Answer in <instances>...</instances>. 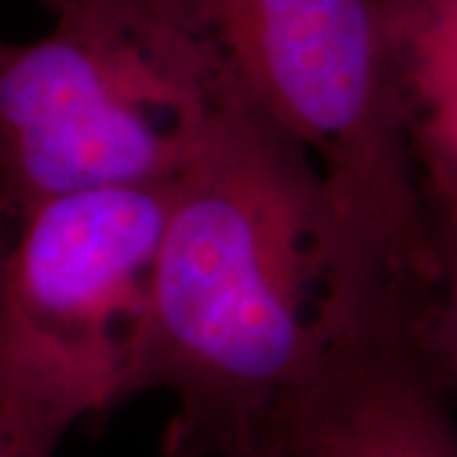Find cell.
<instances>
[{"mask_svg": "<svg viewBox=\"0 0 457 457\" xmlns=\"http://www.w3.org/2000/svg\"><path fill=\"white\" fill-rule=\"evenodd\" d=\"M228 89L303 147L341 216L371 305L425 308L435 221L396 107L374 0H147Z\"/></svg>", "mask_w": 457, "mask_h": 457, "instance_id": "cell-2", "label": "cell"}, {"mask_svg": "<svg viewBox=\"0 0 457 457\" xmlns=\"http://www.w3.org/2000/svg\"><path fill=\"white\" fill-rule=\"evenodd\" d=\"M270 457H457V407L422 320L371 315L351 328Z\"/></svg>", "mask_w": 457, "mask_h": 457, "instance_id": "cell-5", "label": "cell"}, {"mask_svg": "<svg viewBox=\"0 0 457 457\" xmlns=\"http://www.w3.org/2000/svg\"><path fill=\"white\" fill-rule=\"evenodd\" d=\"M437 282L425 312L427 353L457 407V212L432 209Z\"/></svg>", "mask_w": 457, "mask_h": 457, "instance_id": "cell-7", "label": "cell"}, {"mask_svg": "<svg viewBox=\"0 0 457 457\" xmlns=\"http://www.w3.org/2000/svg\"><path fill=\"white\" fill-rule=\"evenodd\" d=\"M161 457H206V455H198L194 450H188L186 445H180L179 440H173V437H163V453Z\"/></svg>", "mask_w": 457, "mask_h": 457, "instance_id": "cell-9", "label": "cell"}, {"mask_svg": "<svg viewBox=\"0 0 457 457\" xmlns=\"http://www.w3.org/2000/svg\"><path fill=\"white\" fill-rule=\"evenodd\" d=\"M366 315L341 216L311 155L245 99L173 180L140 394L206 457H270Z\"/></svg>", "mask_w": 457, "mask_h": 457, "instance_id": "cell-1", "label": "cell"}, {"mask_svg": "<svg viewBox=\"0 0 457 457\" xmlns=\"http://www.w3.org/2000/svg\"><path fill=\"white\" fill-rule=\"evenodd\" d=\"M5 252H8V239H5V228L0 227V278H3V264H5Z\"/></svg>", "mask_w": 457, "mask_h": 457, "instance_id": "cell-10", "label": "cell"}, {"mask_svg": "<svg viewBox=\"0 0 457 457\" xmlns=\"http://www.w3.org/2000/svg\"><path fill=\"white\" fill-rule=\"evenodd\" d=\"M69 427L0 378V457H54Z\"/></svg>", "mask_w": 457, "mask_h": 457, "instance_id": "cell-8", "label": "cell"}, {"mask_svg": "<svg viewBox=\"0 0 457 457\" xmlns=\"http://www.w3.org/2000/svg\"><path fill=\"white\" fill-rule=\"evenodd\" d=\"M384 59L429 209L457 212V0H374Z\"/></svg>", "mask_w": 457, "mask_h": 457, "instance_id": "cell-6", "label": "cell"}, {"mask_svg": "<svg viewBox=\"0 0 457 457\" xmlns=\"http://www.w3.org/2000/svg\"><path fill=\"white\" fill-rule=\"evenodd\" d=\"M49 33L0 41V227L97 188L168 183L228 99L209 54L147 0H41Z\"/></svg>", "mask_w": 457, "mask_h": 457, "instance_id": "cell-3", "label": "cell"}, {"mask_svg": "<svg viewBox=\"0 0 457 457\" xmlns=\"http://www.w3.org/2000/svg\"><path fill=\"white\" fill-rule=\"evenodd\" d=\"M173 180L56 198L11 234L0 378L69 429L140 394Z\"/></svg>", "mask_w": 457, "mask_h": 457, "instance_id": "cell-4", "label": "cell"}]
</instances>
